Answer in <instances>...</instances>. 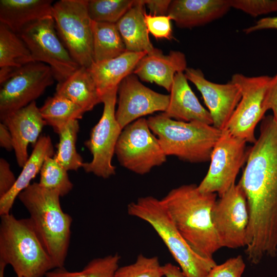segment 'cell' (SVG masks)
<instances>
[{
	"label": "cell",
	"instance_id": "1",
	"mask_svg": "<svg viewBox=\"0 0 277 277\" xmlns=\"http://www.w3.org/2000/svg\"><path fill=\"white\" fill-rule=\"evenodd\" d=\"M239 182L247 200L249 219L245 253L259 260L277 255V122L261 120L260 135L248 150Z\"/></svg>",
	"mask_w": 277,
	"mask_h": 277
},
{
	"label": "cell",
	"instance_id": "2",
	"mask_svg": "<svg viewBox=\"0 0 277 277\" xmlns=\"http://www.w3.org/2000/svg\"><path fill=\"white\" fill-rule=\"evenodd\" d=\"M217 194L203 193L197 185H183L161 199L177 230L199 254L213 259L222 248L211 212Z\"/></svg>",
	"mask_w": 277,
	"mask_h": 277
},
{
	"label": "cell",
	"instance_id": "3",
	"mask_svg": "<svg viewBox=\"0 0 277 277\" xmlns=\"http://www.w3.org/2000/svg\"><path fill=\"white\" fill-rule=\"evenodd\" d=\"M56 191L31 184L18 198L28 210L32 225L55 268L64 267L71 237L72 218L62 210Z\"/></svg>",
	"mask_w": 277,
	"mask_h": 277
},
{
	"label": "cell",
	"instance_id": "4",
	"mask_svg": "<svg viewBox=\"0 0 277 277\" xmlns=\"http://www.w3.org/2000/svg\"><path fill=\"white\" fill-rule=\"evenodd\" d=\"M0 261L17 277H43L55 268L29 218L10 213L1 215Z\"/></svg>",
	"mask_w": 277,
	"mask_h": 277
},
{
	"label": "cell",
	"instance_id": "5",
	"mask_svg": "<svg viewBox=\"0 0 277 277\" xmlns=\"http://www.w3.org/2000/svg\"><path fill=\"white\" fill-rule=\"evenodd\" d=\"M129 215L148 223L162 239L185 277H207L216 265L197 253L175 226L161 200L142 196L127 206Z\"/></svg>",
	"mask_w": 277,
	"mask_h": 277
},
{
	"label": "cell",
	"instance_id": "6",
	"mask_svg": "<svg viewBox=\"0 0 277 277\" xmlns=\"http://www.w3.org/2000/svg\"><path fill=\"white\" fill-rule=\"evenodd\" d=\"M149 127L167 156L191 163L208 161L222 130L200 122H186L162 113L149 117Z\"/></svg>",
	"mask_w": 277,
	"mask_h": 277
},
{
	"label": "cell",
	"instance_id": "7",
	"mask_svg": "<svg viewBox=\"0 0 277 277\" xmlns=\"http://www.w3.org/2000/svg\"><path fill=\"white\" fill-rule=\"evenodd\" d=\"M88 0H60L53 4L52 17L57 34L80 66L94 62L92 21Z\"/></svg>",
	"mask_w": 277,
	"mask_h": 277
},
{
	"label": "cell",
	"instance_id": "8",
	"mask_svg": "<svg viewBox=\"0 0 277 277\" xmlns=\"http://www.w3.org/2000/svg\"><path fill=\"white\" fill-rule=\"evenodd\" d=\"M115 154L120 165L140 175L149 172L167 160L147 119L142 117L126 126L116 143Z\"/></svg>",
	"mask_w": 277,
	"mask_h": 277
},
{
	"label": "cell",
	"instance_id": "9",
	"mask_svg": "<svg viewBox=\"0 0 277 277\" xmlns=\"http://www.w3.org/2000/svg\"><path fill=\"white\" fill-rule=\"evenodd\" d=\"M17 34L26 44L34 62L49 66L58 83L80 67L60 39L52 16L28 25Z\"/></svg>",
	"mask_w": 277,
	"mask_h": 277
},
{
	"label": "cell",
	"instance_id": "10",
	"mask_svg": "<svg viewBox=\"0 0 277 277\" xmlns=\"http://www.w3.org/2000/svg\"><path fill=\"white\" fill-rule=\"evenodd\" d=\"M117 90L116 88L102 96V115L92 129L89 138L84 143L92 159L89 162L84 163L82 168L85 172L103 179H108L115 174V167L112 164V159L123 130L115 116Z\"/></svg>",
	"mask_w": 277,
	"mask_h": 277
},
{
	"label": "cell",
	"instance_id": "11",
	"mask_svg": "<svg viewBox=\"0 0 277 277\" xmlns=\"http://www.w3.org/2000/svg\"><path fill=\"white\" fill-rule=\"evenodd\" d=\"M246 142L222 130L210 156L208 172L197 185L203 193H214L221 196L233 185L236 176L246 162L248 150Z\"/></svg>",
	"mask_w": 277,
	"mask_h": 277
},
{
	"label": "cell",
	"instance_id": "12",
	"mask_svg": "<svg viewBox=\"0 0 277 277\" xmlns=\"http://www.w3.org/2000/svg\"><path fill=\"white\" fill-rule=\"evenodd\" d=\"M271 76L233 74L231 82L239 86L242 97L225 129L232 135L254 143L255 129L266 112L264 101Z\"/></svg>",
	"mask_w": 277,
	"mask_h": 277
},
{
	"label": "cell",
	"instance_id": "13",
	"mask_svg": "<svg viewBox=\"0 0 277 277\" xmlns=\"http://www.w3.org/2000/svg\"><path fill=\"white\" fill-rule=\"evenodd\" d=\"M55 80L50 67L41 62H33L16 70L1 84V120L35 101Z\"/></svg>",
	"mask_w": 277,
	"mask_h": 277
},
{
	"label": "cell",
	"instance_id": "14",
	"mask_svg": "<svg viewBox=\"0 0 277 277\" xmlns=\"http://www.w3.org/2000/svg\"><path fill=\"white\" fill-rule=\"evenodd\" d=\"M211 217L222 248L246 246L249 209L245 193L239 183L216 200Z\"/></svg>",
	"mask_w": 277,
	"mask_h": 277
},
{
	"label": "cell",
	"instance_id": "15",
	"mask_svg": "<svg viewBox=\"0 0 277 277\" xmlns=\"http://www.w3.org/2000/svg\"><path fill=\"white\" fill-rule=\"evenodd\" d=\"M117 93L115 116L122 129L144 116L157 111L165 112L169 103V95L156 92L146 87L133 73L122 81Z\"/></svg>",
	"mask_w": 277,
	"mask_h": 277
},
{
	"label": "cell",
	"instance_id": "16",
	"mask_svg": "<svg viewBox=\"0 0 277 277\" xmlns=\"http://www.w3.org/2000/svg\"><path fill=\"white\" fill-rule=\"evenodd\" d=\"M184 73L201 92L211 116L212 126L224 130L242 97L239 86L231 81L226 84L212 82L199 69L187 67Z\"/></svg>",
	"mask_w": 277,
	"mask_h": 277
},
{
	"label": "cell",
	"instance_id": "17",
	"mask_svg": "<svg viewBox=\"0 0 277 277\" xmlns=\"http://www.w3.org/2000/svg\"><path fill=\"white\" fill-rule=\"evenodd\" d=\"M9 130L13 139L17 163L23 167L29 159L28 147L35 145L46 123L34 101L1 120Z\"/></svg>",
	"mask_w": 277,
	"mask_h": 277
},
{
	"label": "cell",
	"instance_id": "18",
	"mask_svg": "<svg viewBox=\"0 0 277 277\" xmlns=\"http://www.w3.org/2000/svg\"><path fill=\"white\" fill-rule=\"evenodd\" d=\"M187 68L185 54L179 51H171L167 55L155 48L137 63L133 74L141 80L155 83L170 91L175 75L185 72Z\"/></svg>",
	"mask_w": 277,
	"mask_h": 277
},
{
	"label": "cell",
	"instance_id": "19",
	"mask_svg": "<svg viewBox=\"0 0 277 277\" xmlns=\"http://www.w3.org/2000/svg\"><path fill=\"white\" fill-rule=\"evenodd\" d=\"M231 8L229 0H175L167 15L179 27L191 28L220 18Z\"/></svg>",
	"mask_w": 277,
	"mask_h": 277
},
{
	"label": "cell",
	"instance_id": "20",
	"mask_svg": "<svg viewBox=\"0 0 277 277\" xmlns=\"http://www.w3.org/2000/svg\"><path fill=\"white\" fill-rule=\"evenodd\" d=\"M169 103L162 114L170 118L186 122H200L212 125L209 111L200 103L184 72H177L171 88Z\"/></svg>",
	"mask_w": 277,
	"mask_h": 277
},
{
	"label": "cell",
	"instance_id": "21",
	"mask_svg": "<svg viewBox=\"0 0 277 277\" xmlns=\"http://www.w3.org/2000/svg\"><path fill=\"white\" fill-rule=\"evenodd\" d=\"M146 52L126 51L116 57L93 62L88 68L101 96L118 87L122 81L132 74L139 61Z\"/></svg>",
	"mask_w": 277,
	"mask_h": 277
},
{
	"label": "cell",
	"instance_id": "22",
	"mask_svg": "<svg viewBox=\"0 0 277 277\" xmlns=\"http://www.w3.org/2000/svg\"><path fill=\"white\" fill-rule=\"evenodd\" d=\"M53 1L1 0L0 23L18 34L28 25L52 16Z\"/></svg>",
	"mask_w": 277,
	"mask_h": 277
},
{
	"label": "cell",
	"instance_id": "23",
	"mask_svg": "<svg viewBox=\"0 0 277 277\" xmlns=\"http://www.w3.org/2000/svg\"><path fill=\"white\" fill-rule=\"evenodd\" d=\"M54 154V148L49 136L42 135L34 146L31 155L13 187L0 197V215L10 213L15 199L19 194L27 188L31 181L40 172L45 160Z\"/></svg>",
	"mask_w": 277,
	"mask_h": 277
},
{
	"label": "cell",
	"instance_id": "24",
	"mask_svg": "<svg viewBox=\"0 0 277 277\" xmlns=\"http://www.w3.org/2000/svg\"><path fill=\"white\" fill-rule=\"evenodd\" d=\"M143 0L134 1L132 7L116 23L127 51L151 53V44L146 24Z\"/></svg>",
	"mask_w": 277,
	"mask_h": 277
},
{
	"label": "cell",
	"instance_id": "25",
	"mask_svg": "<svg viewBox=\"0 0 277 277\" xmlns=\"http://www.w3.org/2000/svg\"><path fill=\"white\" fill-rule=\"evenodd\" d=\"M55 94L80 106L85 112L102 102V98L88 68L80 66L65 80L58 83Z\"/></svg>",
	"mask_w": 277,
	"mask_h": 277
},
{
	"label": "cell",
	"instance_id": "26",
	"mask_svg": "<svg viewBox=\"0 0 277 277\" xmlns=\"http://www.w3.org/2000/svg\"><path fill=\"white\" fill-rule=\"evenodd\" d=\"M33 62L29 49L21 37L0 23V84L16 70Z\"/></svg>",
	"mask_w": 277,
	"mask_h": 277
},
{
	"label": "cell",
	"instance_id": "27",
	"mask_svg": "<svg viewBox=\"0 0 277 277\" xmlns=\"http://www.w3.org/2000/svg\"><path fill=\"white\" fill-rule=\"evenodd\" d=\"M91 27L94 62L116 57L127 51L116 23L92 21Z\"/></svg>",
	"mask_w": 277,
	"mask_h": 277
},
{
	"label": "cell",
	"instance_id": "28",
	"mask_svg": "<svg viewBox=\"0 0 277 277\" xmlns=\"http://www.w3.org/2000/svg\"><path fill=\"white\" fill-rule=\"evenodd\" d=\"M39 110L46 125L57 133L70 121L82 118L85 113L76 104L55 94L45 101Z\"/></svg>",
	"mask_w": 277,
	"mask_h": 277
},
{
	"label": "cell",
	"instance_id": "29",
	"mask_svg": "<svg viewBox=\"0 0 277 277\" xmlns=\"http://www.w3.org/2000/svg\"><path fill=\"white\" fill-rule=\"evenodd\" d=\"M79 130L78 120H73L66 125L57 133L59 142L54 157L67 171H77L82 167L84 163L76 148Z\"/></svg>",
	"mask_w": 277,
	"mask_h": 277
},
{
	"label": "cell",
	"instance_id": "30",
	"mask_svg": "<svg viewBox=\"0 0 277 277\" xmlns=\"http://www.w3.org/2000/svg\"><path fill=\"white\" fill-rule=\"evenodd\" d=\"M121 256L116 253L90 261L82 270L70 271L64 267L55 268L46 277H114L119 267Z\"/></svg>",
	"mask_w": 277,
	"mask_h": 277
},
{
	"label": "cell",
	"instance_id": "31",
	"mask_svg": "<svg viewBox=\"0 0 277 277\" xmlns=\"http://www.w3.org/2000/svg\"><path fill=\"white\" fill-rule=\"evenodd\" d=\"M68 171L54 157H47L41 169L39 184L43 187L57 191L63 197L69 193L73 185Z\"/></svg>",
	"mask_w": 277,
	"mask_h": 277
},
{
	"label": "cell",
	"instance_id": "32",
	"mask_svg": "<svg viewBox=\"0 0 277 277\" xmlns=\"http://www.w3.org/2000/svg\"><path fill=\"white\" fill-rule=\"evenodd\" d=\"M134 2L131 0H90L88 2V11L92 21L116 23Z\"/></svg>",
	"mask_w": 277,
	"mask_h": 277
},
{
	"label": "cell",
	"instance_id": "33",
	"mask_svg": "<svg viewBox=\"0 0 277 277\" xmlns=\"http://www.w3.org/2000/svg\"><path fill=\"white\" fill-rule=\"evenodd\" d=\"M114 277H164L163 265L157 256L140 254L134 263L118 267Z\"/></svg>",
	"mask_w": 277,
	"mask_h": 277
},
{
	"label": "cell",
	"instance_id": "34",
	"mask_svg": "<svg viewBox=\"0 0 277 277\" xmlns=\"http://www.w3.org/2000/svg\"><path fill=\"white\" fill-rule=\"evenodd\" d=\"M231 8L253 17L277 11V0H229Z\"/></svg>",
	"mask_w": 277,
	"mask_h": 277
},
{
	"label": "cell",
	"instance_id": "35",
	"mask_svg": "<svg viewBox=\"0 0 277 277\" xmlns=\"http://www.w3.org/2000/svg\"><path fill=\"white\" fill-rule=\"evenodd\" d=\"M245 268L243 256L239 255L216 264L210 270L207 277H242Z\"/></svg>",
	"mask_w": 277,
	"mask_h": 277
},
{
	"label": "cell",
	"instance_id": "36",
	"mask_svg": "<svg viewBox=\"0 0 277 277\" xmlns=\"http://www.w3.org/2000/svg\"><path fill=\"white\" fill-rule=\"evenodd\" d=\"M144 16L148 32L153 36L156 38H172L171 18L169 15L156 16L145 12Z\"/></svg>",
	"mask_w": 277,
	"mask_h": 277
},
{
	"label": "cell",
	"instance_id": "37",
	"mask_svg": "<svg viewBox=\"0 0 277 277\" xmlns=\"http://www.w3.org/2000/svg\"><path fill=\"white\" fill-rule=\"evenodd\" d=\"M16 180L10 164L4 158L0 159V197L5 195L14 186Z\"/></svg>",
	"mask_w": 277,
	"mask_h": 277
},
{
	"label": "cell",
	"instance_id": "38",
	"mask_svg": "<svg viewBox=\"0 0 277 277\" xmlns=\"http://www.w3.org/2000/svg\"><path fill=\"white\" fill-rule=\"evenodd\" d=\"M264 106L266 111L270 109L272 111L273 118L277 122V73L271 77L266 91Z\"/></svg>",
	"mask_w": 277,
	"mask_h": 277
},
{
	"label": "cell",
	"instance_id": "39",
	"mask_svg": "<svg viewBox=\"0 0 277 277\" xmlns=\"http://www.w3.org/2000/svg\"><path fill=\"white\" fill-rule=\"evenodd\" d=\"M172 1L170 0H143V2L150 11V14L156 16L167 15Z\"/></svg>",
	"mask_w": 277,
	"mask_h": 277
},
{
	"label": "cell",
	"instance_id": "40",
	"mask_svg": "<svg viewBox=\"0 0 277 277\" xmlns=\"http://www.w3.org/2000/svg\"><path fill=\"white\" fill-rule=\"evenodd\" d=\"M270 29H277V16L262 18L258 20L254 25L245 29L243 31L246 34H249L255 31Z\"/></svg>",
	"mask_w": 277,
	"mask_h": 277
},
{
	"label": "cell",
	"instance_id": "41",
	"mask_svg": "<svg viewBox=\"0 0 277 277\" xmlns=\"http://www.w3.org/2000/svg\"><path fill=\"white\" fill-rule=\"evenodd\" d=\"M0 146L7 151L13 149L11 134L8 127L2 122L0 124Z\"/></svg>",
	"mask_w": 277,
	"mask_h": 277
},
{
	"label": "cell",
	"instance_id": "42",
	"mask_svg": "<svg viewBox=\"0 0 277 277\" xmlns=\"http://www.w3.org/2000/svg\"><path fill=\"white\" fill-rule=\"evenodd\" d=\"M164 277H185L179 266L167 263L163 265Z\"/></svg>",
	"mask_w": 277,
	"mask_h": 277
},
{
	"label": "cell",
	"instance_id": "43",
	"mask_svg": "<svg viewBox=\"0 0 277 277\" xmlns=\"http://www.w3.org/2000/svg\"><path fill=\"white\" fill-rule=\"evenodd\" d=\"M6 264L0 261V277H4V272L6 267Z\"/></svg>",
	"mask_w": 277,
	"mask_h": 277
}]
</instances>
